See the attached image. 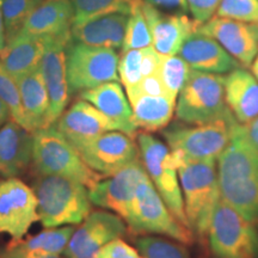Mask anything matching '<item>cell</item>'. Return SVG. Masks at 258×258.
Returning a JSON list of instances; mask_svg holds the SVG:
<instances>
[{"instance_id":"6da1fadb","label":"cell","mask_w":258,"mask_h":258,"mask_svg":"<svg viewBox=\"0 0 258 258\" xmlns=\"http://www.w3.org/2000/svg\"><path fill=\"white\" fill-rule=\"evenodd\" d=\"M218 182L221 199L247 221L258 222V153L240 123L219 156Z\"/></svg>"},{"instance_id":"7a4b0ae2","label":"cell","mask_w":258,"mask_h":258,"mask_svg":"<svg viewBox=\"0 0 258 258\" xmlns=\"http://www.w3.org/2000/svg\"><path fill=\"white\" fill-rule=\"evenodd\" d=\"M37 199V213L46 228L78 225L91 213L85 185L59 175H38L32 185Z\"/></svg>"},{"instance_id":"3957f363","label":"cell","mask_w":258,"mask_h":258,"mask_svg":"<svg viewBox=\"0 0 258 258\" xmlns=\"http://www.w3.org/2000/svg\"><path fill=\"white\" fill-rule=\"evenodd\" d=\"M177 172L190 231L205 238L213 211L220 200L215 160L186 159Z\"/></svg>"},{"instance_id":"277c9868","label":"cell","mask_w":258,"mask_h":258,"mask_svg":"<svg viewBox=\"0 0 258 258\" xmlns=\"http://www.w3.org/2000/svg\"><path fill=\"white\" fill-rule=\"evenodd\" d=\"M32 161L38 175L69 177L89 189L101 179V175L86 165L78 151L54 125L34 132Z\"/></svg>"},{"instance_id":"5b68a950","label":"cell","mask_w":258,"mask_h":258,"mask_svg":"<svg viewBox=\"0 0 258 258\" xmlns=\"http://www.w3.org/2000/svg\"><path fill=\"white\" fill-rule=\"evenodd\" d=\"M208 241L215 258H258V231L220 199L213 211Z\"/></svg>"},{"instance_id":"8992f818","label":"cell","mask_w":258,"mask_h":258,"mask_svg":"<svg viewBox=\"0 0 258 258\" xmlns=\"http://www.w3.org/2000/svg\"><path fill=\"white\" fill-rule=\"evenodd\" d=\"M230 108L225 99L224 77L190 71L188 79L179 91L176 115L184 123H208L227 114Z\"/></svg>"},{"instance_id":"52a82bcc","label":"cell","mask_w":258,"mask_h":258,"mask_svg":"<svg viewBox=\"0 0 258 258\" xmlns=\"http://www.w3.org/2000/svg\"><path fill=\"white\" fill-rule=\"evenodd\" d=\"M124 220L134 233H158L182 244L192 243V232L171 214L148 175L138 184Z\"/></svg>"},{"instance_id":"ba28073f","label":"cell","mask_w":258,"mask_h":258,"mask_svg":"<svg viewBox=\"0 0 258 258\" xmlns=\"http://www.w3.org/2000/svg\"><path fill=\"white\" fill-rule=\"evenodd\" d=\"M239 122L231 111L196 127L173 124L163 132L171 150H179L191 160H215L228 146Z\"/></svg>"},{"instance_id":"9c48e42d","label":"cell","mask_w":258,"mask_h":258,"mask_svg":"<svg viewBox=\"0 0 258 258\" xmlns=\"http://www.w3.org/2000/svg\"><path fill=\"white\" fill-rule=\"evenodd\" d=\"M118 57L115 49L93 47L73 40L66 47V71L71 93L118 82Z\"/></svg>"},{"instance_id":"30bf717a","label":"cell","mask_w":258,"mask_h":258,"mask_svg":"<svg viewBox=\"0 0 258 258\" xmlns=\"http://www.w3.org/2000/svg\"><path fill=\"white\" fill-rule=\"evenodd\" d=\"M143 164L148 177L153 180L157 191L165 202L171 214L180 224L189 228L185 215L184 200L180 190L177 170L165 165L164 160L169 153V148L151 134L143 133L138 138ZM190 230V228H189Z\"/></svg>"},{"instance_id":"8fae6325","label":"cell","mask_w":258,"mask_h":258,"mask_svg":"<svg viewBox=\"0 0 258 258\" xmlns=\"http://www.w3.org/2000/svg\"><path fill=\"white\" fill-rule=\"evenodd\" d=\"M38 220L34 190L16 177L0 180V233L22 239Z\"/></svg>"},{"instance_id":"7c38bea8","label":"cell","mask_w":258,"mask_h":258,"mask_svg":"<svg viewBox=\"0 0 258 258\" xmlns=\"http://www.w3.org/2000/svg\"><path fill=\"white\" fill-rule=\"evenodd\" d=\"M89 167L99 175L111 176L139 159L138 148L125 133L111 131L76 148Z\"/></svg>"},{"instance_id":"4fadbf2b","label":"cell","mask_w":258,"mask_h":258,"mask_svg":"<svg viewBox=\"0 0 258 258\" xmlns=\"http://www.w3.org/2000/svg\"><path fill=\"white\" fill-rule=\"evenodd\" d=\"M124 233L125 225L120 215L103 211L90 213L74 230L63 251L64 258H95L105 244Z\"/></svg>"},{"instance_id":"5bb4252c","label":"cell","mask_w":258,"mask_h":258,"mask_svg":"<svg viewBox=\"0 0 258 258\" xmlns=\"http://www.w3.org/2000/svg\"><path fill=\"white\" fill-rule=\"evenodd\" d=\"M72 40L67 37H46L41 72L49 96L48 125H53L63 114L70 101V86L66 71V47Z\"/></svg>"},{"instance_id":"9a60e30c","label":"cell","mask_w":258,"mask_h":258,"mask_svg":"<svg viewBox=\"0 0 258 258\" xmlns=\"http://www.w3.org/2000/svg\"><path fill=\"white\" fill-rule=\"evenodd\" d=\"M147 176L140 159L133 161L106 179H99L89 189L93 205L117 213L125 219L133 203L138 184Z\"/></svg>"},{"instance_id":"2e32d148","label":"cell","mask_w":258,"mask_h":258,"mask_svg":"<svg viewBox=\"0 0 258 258\" xmlns=\"http://www.w3.org/2000/svg\"><path fill=\"white\" fill-rule=\"evenodd\" d=\"M196 31L214 38L240 64L247 67L253 62L258 51V25L212 17L200 24Z\"/></svg>"},{"instance_id":"e0dca14e","label":"cell","mask_w":258,"mask_h":258,"mask_svg":"<svg viewBox=\"0 0 258 258\" xmlns=\"http://www.w3.org/2000/svg\"><path fill=\"white\" fill-rule=\"evenodd\" d=\"M143 10L152 35V47L161 55H177L184 41L198 28L196 22L183 12L161 11L146 3Z\"/></svg>"},{"instance_id":"ac0fdd59","label":"cell","mask_w":258,"mask_h":258,"mask_svg":"<svg viewBox=\"0 0 258 258\" xmlns=\"http://www.w3.org/2000/svg\"><path fill=\"white\" fill-rule=\"evenodd\" d=\"M55 123L57 131L74 148L106 132L118 131L110 118L84 99L73 103Z\"/></svg>"},{"instance_id":"d6986e66","label":"cell","mask_w":258,"mask_h":258,"mask_svg":"<svg viewBox=\"0 0 258 258\" xmlns=\"http://www.w3.org/2000/svg\"><path fill=\"white\" fill-rule=\"evenodd\" d=\"M178 55L185 60L190 69L200 72L225 74L240 69V63L218 41L196 30L182 44Z\"/></svg>"},{"instance_id":"ffe728a7","label":"cell","mask_w":258,"mask_h":258,"mask_svg":"<svg viewBox=\"0 0 258 258\" xmlns=\"http://www.w3.org/2000/svg\"><path fill=\"white\" fill-rule=\"evenodd\" d=\"M34 133L9 120L0 128V176L10 178L24 173L32 161Z\"/></svg>"},{"instance_id":"44dd1931","label":"cell","mask_w":258,"mask_h":258,"mask_svg":"<svg viewBox=\"0 0 258 258\" xmlns=\"http://www.w3.org/2000/svg\"><path fill=\"white\" fill-rule=\"evenodd\" d=\"M129 15L127 12H111L73 24L71 36L73 41L88 46L120 49L123 46Z\"/></svg>"},{"instance_id":"7402d4cb","label":"cell","mask_w":258,"mask_h":258,"mask_svg":"<svg viewBox=\"0 0 258 258\" xmlns=\"http://www.w3.org/2000/svg\"><path fill=\"white\" fill-rule=\"evenodd\" d=\"M73 17L71 0H41L25 21L21 32L40 37L71 36Z\"/></svg>"},{"instance_id":"603a6c76","label":"cell","mask_w":258,"mask_h":258,"mask_svg":"<svg viewBox=\"0 0 258 258\" xmlns=\"http://www.w3.org/2000/svg\"><path fill=\"white\" fill-rule=\"evenodd\" d=\"M80 99L91 103L106 117L117 125L118 132L133 137L137 125L133 121V112L123 89L118 82L104 83L97 88L80 91Z\"/></svg>"},{"instance_id":"cb8c5ba5","label":"cell","mask_w":258,"mask_h":258,"mask_svg":"<svg viewBox=\"0 0 258 258\" xmlns=\"http://www.w3.org/2000/svg\"><path fill=\"white\" fill-rule=\"evenodd\" d=\"M225 99L235 120L246 124L258 116V80L243 69L224 77Z\"/></svg>"},{"instance_id":"d4e9b609","label":"cell","mask_w":258,"mask_h":258,"mask_svg":"<svg viewBox=\"0 0 258 258\" xmlns=\"http://www.w3.org/2000/svg\"><path fill=\"white\" fill-rule=\"evenodd\" d=\"M46 37L19 32L0 51V63L15 79L40 67Z\"/></svg>"},{"instance_id":"484cf974","label":"cell","mask_w":258,"mask_h":258,"mask_svg":"<svg viewBox=\"0 0 258 258\" xmlns=\"http://www.w3.org/2000/svg\"><path fill=\"white\" fill-rule=\"evenodd\" d=\"M16 80H17L19 93H21L22 106H23L28 131L34 133L37 129L49 127L48 125L49 96H48L46 83L42 76L41 67L19 77Z\"/></svg>"},{"instance_id":"4316f807","label":"cell","mask_w":258,"mask_h":258,"mask_svg":"<svg viewBox=\"0 0 258 258\" xmlns=\"http://www.w3.org/2000/svg\"><path fill=\"white\" fill-rule=\"evenodd\" d=\"M127 96L137 128L156 132L169 124L175 110L176 98L169 95L144 92H128Z\"/></svg>"},{"instance_id":"83f0119b","label":"cell","mask_w":258,"mask_h":258,"mask_svg":"<svg viewBox=\"0 0 258 258\" xmlns=\"http://www.w3.org/2000/svg\"><path fill=\"white\" fill-rule=\"evenodd\" d=\"M161 56L152 46L122 51L118 59V76L124 89L134 88L146 77L157 73Z\"/></svg>"},{"instance_id":"f1b7e54d","label":"cell","mask_w":258,"mask_h":258,"mask_svg":"<svg viewBox=\"0 0 258 258\" xmlns=\"http://www.w3.org/2000/svg\"><path fill=\"white\" fill-rule=\"evenodd\" d=\"M76 228L66 226L61 228H46L36 235H29L25 239H12L8 245L25 254L41 256V254L63 253L67 244Z\"/></svg>"},{"instance_id":"f546056e","label":"cell","mask_w":258,"mask_h":258,"mask_svg":"<svg viewBox=\"0 0 258 258\" xmlns=\"http://www.w3.org/2000/svg\"><path fill=\"white\" fill-rule=\"evenodd\" d=\"M139 2L141 0H71L74 12L73 24L83 23L88 19L111 12L131 14L133 5Z\"/></svg>"},{"instance_id":"4dcf8cb0","label":"cell","mask_w":258,"mask_h":258,"mask_svg":"<svg viewBox=\"0 0 258 258\" xmlns=\"http://www.w3.org/2000/svg\"><path fill=\"white\" fill-rule=\"evenodd\" d=\"M144 0L133 5L129 15L127 29H125L122 51L131 49H141L152 46V35L147 19L143 10Z\"/></svg>"},{"instance_id":"1f68e13d","label":"cell","mask_w":258,"mask_h":258,"mask_svg":"<svg viewBox=\"0 0 258 258\" xmlns=\"http://www.w3.org/2000/svg\"><path fill=\"white\" fill-rule=\"evenodd\" d=\"M41 0H2V14L6 42L21 32L22 28Z\"/></svg>"},{"instance_id":"d6a6232c","label":"cell","mask_w":258,"mask_h":258,"mask_svg":"<svg viewBox=\"0 0 258 258\" xmlns=\"http://www.w3.org/2000/svg\"><path fill=\"white\" fill-rule=\"evenodd\" d=\"M190 66L179 55H163L159 64V74L166 91L177 98L190 73Z\"/></svg>"},{"instance_id":"836d02e7","label":"cell","mask_w":258,"mask_h":258,"mask_svg":"<svg viewBox=\"0 0 258 258\" xmlns=\"http://www.w3.org/2000/svg\"><path fill=\"white\" fill-rule=\"evenodd\" d=\"M135 245L146 258H190L183 245L164 238L144 235L135 240Z\"/></svg>"},{"instance_id":"e575fe53","label":"cell","mask_w":258,"mask_h":258,"mask_svg":"<svg viewBox=\"0 0 258 258\" xmlns=\"http://www.w3.org/2000/svg\"><path fill=\"white\" fill-rule=\"evenodd\" d=\"M0 99L9 108L12 120L21 124L22 127L27 128L17 80L6 72L2 63H0Z\"/></svg>"},{"instance_id":"d590c367","label":"cell","mask_w":258,"mask_h":258,"mask_svg":"<svg viewBox=\"0 0 258 258\" xmlns=\"http://www.w3.org/2000/svg\"><path fill=\"white\" fill-rule=\"evenodd\" d=\"M215 16L258 25V0H221Z\"/></svg>"},{"instance_id":"8d00e7d4","label":"cell","mask_w":258,"mask_h":258,"mask_svg":"<svg viewBox=\"0 0 258 258\" xmlns=\"http://www.w3.org/2000/svg\"><path fill=\"white\" fill-rule=\"evenodd\" d=\"M95 258H146L138 249L121 238L109 241L95 254Z\"/></svg>"},{"instance_id":"74e56055","label":"cell","mask_w":258,"mask_h":258,"mask_svg":"<svg viewBox=\"0 0 258 258\" xmlns=\"http://www.w3.org/2000/svg\"><path fill=\"white\" fill-rule=\"evenodd\" d=\"M221 0H186L189 12L192 15L198 27L206 23L217 12Z\"/></svg>"},{"instance_id":"f35d334b","label":"cell","mask_w":258,"mask_h":258,"mask_svg":"<svg viewBox=\"0 0 258 258\" xmlns=\"http://www.w3.org/2000/svg\"><path fill=\"white\" fill-rule=\"evenodd\" d=\"M144 3L165 12H189L186 0H144Z\"/></svg>"},{"instance_id":"ab89813d","label":"cell","mask_w":258,"mask_h":258,"mask_svg":"<svg viewBox=\"0 0 258 258\" xmlns=\"http://www.w3.org/2000/svg\"><path fill=\"white\" fill-rule=\"evenodd\" d=\"M0 258H62L60 254H41V256H32V254H25L21 251L14 249L10 245L0 251Z\"/></svg>"},{"instance_id":"60d3db41","label":"cell","mask_w":258,"mask_h":258,"mask_svg":"<svg viewBox=\"0 0 258 258\" xmlns=\"http://www.w3.org/2000/svg\"><path fill=\"white\" fill-rule=\"evenodd\" d=\"M241 125H243L245 137H246L247 140L250 141V144L252 145V147L258 153V116L253 121Z\"/></svg>"},{"instance_id":"b9f144b4","label":"cell","mask_w":258,"mask_h":258,"mask_svg":"<svg viewBox=\"0 0 258 258\" xmlns=\"http://www.w3.org/2000/svg\"><path fill=\"white\" fill-rule=\"evenodd\" d=\"M10 117H11V114H10L9 108L6 106L5 103L0 99V128L10 120Z\"/></svg>"},{"instance_id":"7bdbcfd3","label":"cell","mask_w":258,"mask_h":258,"mask_svg":"<svg viewBox=\"0 0 258 258\" xmlns=\"http://www.w3.org/2000/svg\"><path fill=\"white\" fill-rule=\"evenodd\" d=\"M6 43V36H5V27L4 21H3V14H2V0H0V51L4 48Z\"/></svg>"},{"instance_id":"ee69618b","label":"cell","mask_w":258,"mask_h":258,"mask_svg":"<svg viewBox=\"0 0 258 258\" xmlns=\"http://www.w3.org/2000/svg\"><path fill=\"white\" fill-rule=\"evenodd\" d=\"M251 70H252L253 77L258 80V51H257V54H256V57H254L253 62L251 63Z\"/></svg>"}]
</instances>
